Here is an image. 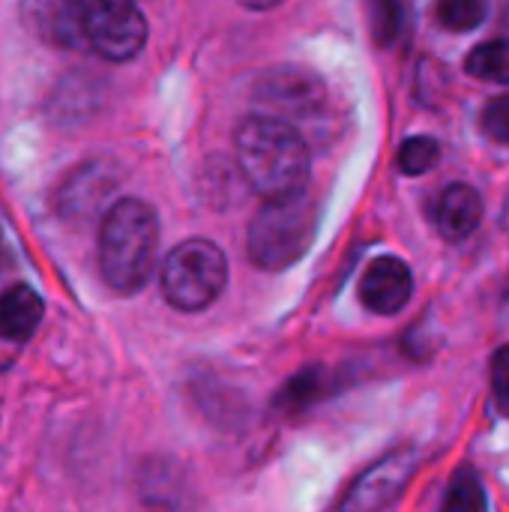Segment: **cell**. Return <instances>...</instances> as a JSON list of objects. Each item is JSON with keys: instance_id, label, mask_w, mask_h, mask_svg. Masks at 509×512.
<instances>
[{"instance_id": "6da1fadb", "label": "cell", "mask_w": 509, "mask_h": 512, "mask_svg": "<svg viewBox=\"0 0 509 512\" xmlns=\"http://www.w3.org/2000/svg\"><path fill=\"white\" fill-rule=\"evenodd\" d=\"M237 162L246 183L267 201L300 195L309 186V147L285 120H246L237 129Z\"/></svg>"}, {"instance_id": "7a4b0ae2", "label": "cell", "mask_w": 509, "mask_h": 512, "mask_svg": "<svg viewBox=\"0 0 509 512\" xmlns=\"http://www.w3.org/2000/svg\"><path fill=\"white\" fill-rule=\"evenodd\" d=\"M156 240V213L138 198H120L105 213L99 231V267L105 282L120 294H135L153 270Z\"/></svg>"}, {"instance_id": "3957f363", "label": "cell", "mask_w": 509, "mask_h": 512, "mask_svg": "<svg viewBox=\"0 0 509 512\" xmlns=\"http://www.w3.org/2000/svg\"><path fill=\"white\" fill-rule=\"evenodd\" d=\"M318 228L315 204L306 192L267 201L249 225V258L261 270H285L309 249Z\"/></svg>"}, {"instance_id": "277c9868", "label": "cell", "mask_w": 509, "mask_h": 512, "mask_svg": "<svg viewBox=\"0 0 509 512\" xmlns=\"http://www.w3.org/2000/svg\"><path fill=\"white\" fill-rule=\"evenodd\" d=\"M228 282V261L210 240H186L174 246L162 264V294L180 312L207 309Z\"/></svg>"}, {"instance_id": "5b68a950", "label": "cell", "mask_w": 509, "mask_h": 512, "mask_svg": "<svg viewBox=\"0 0 509 512\" xmlns=\"http://www.w3.org/2000/svg\"><path fill=\"white\" fill-rule=\"evenodd\" d=\"M87 45L105 60H129L147 42V21L135 0H81Z\"/></svg>"}, {"instance_id": "8992f818", "label": "cell", "mask_w": 509, "mask_h": 512, "mask_svg": "<svg viewBox=\"0 0 509 512\" xmlns=\"http://www.w3.org/2000/svg\"><path fill=\"white\" fill-rule=\"evenodd\" d=\"M417 471V453L414 450H396L378 465H372L345 495L339 512H381L387 504L399 498V492L408 486V480Z\"/></svg>"}, {"instance_id": "52a82bcc", "label": "cell", "mask_w": 509, "mask_h": 512, "mask_svg": "<svg viewBox=\"0 0 509 512\" xmlns=\"http://www.w3.org/2000/svg\"><path fill=\"white\" fill-rule=\"evenodd\" d=\"M414 294V276L399 258H378L360 279V300L375 315H396Z\"/></svg>"}, {"instance_id": "ba28073f", "label": "cell", "mask_w": 509, "mask_h": 512, "mask_svg": "<svg viewBox=\"0 0 509 512\" xmlns=\"http://www.w3.org/2000/svg\"><path fill=\"white\" fill-rule=\"evenodd\" d=\"M483 219V201L474 186L468 183H453L444 189L438 207H435V225L444 240L459 243L477 231Z\"/></svg>"}, {"instance_id": "9c48e42d", "label": "cell", "mask_w": 509, "mask_h": 512, "mask_svg": "<svg viewBox=\"0 0 509 512\" xmlns=\"http://www.w3.org/2000/svg\"><path fill=\"white\" fill-rule=\"evenodd\" d=\"M42 321V300L33 288L15 285L0 294V336L9 342H27Z\"/></svg>"}, {"instance_id": "30bf717a", "label": "cell", "mask_w": 509, "mask_h": 512, "mask_svg": "<svg viewBox=\"0 0 509 512\" xmlns=\"http://www.w3.org/2000/svg\"><path fill=\"white\" fill-rule=\"evenodd\" d=\"M261 90H264V99L270 105L282 108L285 114L309 111L321 96L318 81L312 75L300 72V69H288V72H276V75L264 78Z\"/></svg>"}, {"instance_id": "8fae6325", "label": "cell", "mask_w": 509, "mask_h": 512, "mask_svg": "<svg viewBox=\"0 0 509 512\" xmlns=\"http://www.w3.org/2000/svg\"><path fill=\"white\" fill-rule=\"evenodd\" d=\"M42 6H45L42 30L51 39H57L63 45H87L81 0H45Z\"/></svg>"}, {"instance_id": "7c38bea8", "label": "cell", "mask_w": 509, "mask_h": 512, "mask_svg": "<svg viewBox=\"0 0 509 512\" xmlns=\"http://www.w3.org/2000/svg\"><path fill=\"white\" fill-rule=\"evenodd\" d=\"M324 372L321 369H303L297 372L276 396V408L282 414H300L309 405H315L324 396Z\"/></svg>"}, {"instance_id": "4fadbf2b", "label": "cell", "mask_w": 509, "mask_h": 512, "mask_svg": "<svg viewBox=\"0 0 509 512\" xmlns=\"http://www.w3.org/2000/svg\"><path fill=\"white\" fill-rule=\"evenodd\" d=\"M468 72L483 81L509 84V39H492L468 54Z\"/></svg>"}, {"instance_id": "5bb4252c", "label": "cell", "mask_w": 509, "mask_h": 512, "mask_svg": "<svg viewBox=\"0 0 509 512\" xmlns=\"http://www.w3.org/2000/svg\"><path fill=\"white\" fill-rule=\"evenodd\" d=\"M444 512H486V492L471 468H459L447 486Z\"/></svg>"}, {"instance_id": "9a60e30c", "label": "cell", "mask_w": 509, "mask_h": 512, "mask_svg": "<svg viewBox=\"0 0 509 512\" xmlns=\"http://www.w3.org/2000/svg\"><path fill=\"white\" fill-rule=\"evenodd\" d=\"M489 0H438V21L453 33H468L483 24Z\"/></svg>"}, {"instance_id": "2e32d148", "label": "cell", "mask_w": 509, "mask_h": 512, "mask_svg": "<svg viewBox=\"0 0 509 512\" xmlns=\"http://www.w3.org/2000/svg\"><path fill=\"white\" fill-rule=\"evenodd\" d=\"M438 156H441V147H438L435 138H429V135H414V138H408V141L402 144V150H399V168H402V174L417 177V174H426V171L438 162Z\"/></svg>"}, {"instance_id": "e0dca14e", "label": "cell", "mask_w": 509, "mask_h": 512, "mask_svg": "<svg viewBox=\"0 0 509 512\" xmlns=\"http://www.w3.org/2000/svg\"><path fill=\"white\" fill-rule=\"evenodd\" d=\"M369 24H372L375 42L390 45L402 30V6H399V0H369Z\"/></svg>"}, {"instance_id": "ac0fdd59", "label": "cell", "mask_w": 509, "mask_h": 512, "mask_svg": "<svg viewBox=\"0 0 509 512\" xmlns=\"http://www.w3.org/2000/svg\"><path fill=\"white\" fill-rule=\"evenodd\" d=\"M483 132L498 141V144H509V93L498 96L486 105L483 111Z\"/></svg>"}, {"instance_id": "d6986e66", "label": "cell", "mask_w": 509, "mask_h": 512, "mask_svg": "<svg viewBox=\"0 0 509 512\" xmlns=\"http://www.w3.org/2000/svg\"><path fill=\"white\" fill-rule=\"evenodd\" d=\"M492 390L498 405L509 411V345L498 348V354L492 357Z\"/></svg>"}, {"instance_id": "ffe728a7", "label": "cell", "mask_w": 509, "mask_h": 512, "mask_svg": "<svg viewBox=\"0 0 509 512\" xmlns=\"http://www.w3.org/2000/svg\"><path fill=\"white\" fill-rule=\"evenodd\" d=\"M243 6H249V9H270V6H276V3H282V0H240Z\"/></svg>"}]
</instances>
